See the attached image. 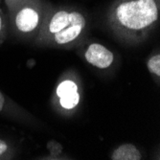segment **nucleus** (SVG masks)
<instances>
[{
    "label": "nucleus",
    "mask_w": 160,
    "mask_h": 160,
    "mask_svg": "<svg viewBox=\"0 0 160 160\" xmlns=\"http://www.w3.org/2000/svg\"><path fill=\"white\" fill-rule=\"evenodd\" d=\"M159 19V0H117L110 8L108 22L122 40L141 42L154 30Z\"/></svg>",
    "instance_id": "nucleus-1"
},
{
    "label": "nucleus",
    "mask_w": 160,
    "mask_h": 160,
    "mask_svg": "<svg viewBox=\"0 0 160 160\" xmlns=\"http://www.w3.org/2000/svg\"><path fill=\"white\" fill-rule=\"evenodd\" d=\"M87 19L82 12L67 7L44 12L37 42L52 47H71L84 35Z\"/></svg>",
    "instance_id": "nucleus-2"
},
{
    "label": "nucleus",
    "mask_w": 160,
    "mask_h": 160,
    "mask_svg": "<svg viewBox=\"0 0 160 160\" xmlns=\"http://www.w3.org/2000/svg\"><path fill=\"white\" fill-rule=\"evenodd\" d=\"M45 11L38 0H21L11 12L13 31L20 36H30L38 30Z\"/></svg>",
    "instance_id": "nucleus-3"
},
{
    "label": "nucleus",
    "mask_w": 160,
    "mask_h": 160,
    "mask_svg": "<svg viewBox=\"0 0 160 160\" xmlns=\"http://www.w3.org/2000/svg\"><path fill=\"white\" fill-rule=\"evenodd\" d=\"M85 61L99 69H106L114 62V54L100 43L92 42L83 53Z\"/></svg>",
    "instance_id": "nucleus-4"
},
{
    "label": "nucleus",
    "mask_w": 160,
    "mask_h": 160,
    "mask_svg": "<svg viewBox=\"0 0 160 160\" xmlns=\"http://www.w3.org/2000/svg\"><path fill=\"white\" fill-rule=\"evenodd\" d=\"M56 95L59 98L61 107L66 110L75 108L80 103V93L78 84L72 80H64L58 85Z\"/></svg>",
    "instance_id": "nucleus-5"
},
{
    "label": "nucleus",
    "mask_w": 160,
    "mask_h": 160,
    "mask_svg": "<svg viewBox=\"0 0 160 160\" xmlns=\"http://www.w3.org/2000/svg\"><path fill=\"white\" fill-rule=\"evenodd\" d=\"M112 160H140L142 154L140 151L132 144H123L115 149L111 154Z\"/></svg>",
    "instance_id": "nucleus-6"
},
{
    "label": "nucleus",
    "mask_w": 160,
    "mask_h": 160,
    "mask_svg": "<svg viewBox=\"0 0 160 160\" xmlns=\"http://www.w3.org/2000/svg\"><path fill=\"white\" fill-rule=\"evenodd\" d=\"M8 18L6 13L3 12L2 8L0 7V45H2V43L7 38L8 35Z\"/></svg>",
    "instance_id": "nucleus-7"
},
{
    "label": "nucleus",
    "mask_w": 160,
    "mask_h": 160,
    "mask_svg": "<svg viewBox=\"0 0 160 160\" xmlns=\"http://www.w3.org/2000/svg\"><path fill=\"white\" fill-rule=\"evenodd\" d=\"M147 67L152 74L160 77V55L159 54L153 55L150 58L147 62Z\"/></svg>",
    "instance_id": "nucleus-8"
},
{
    "label": "nucleus",
    "mask_w": 160,
    "mask_h": 160,
    "mask_svg": "<svg viewBox=\"0 0 160 160\" xmlns=\"http://www.w3.org/2000/svg\"><path fill=\"white\" fill-rule=\"evenodd\" d=\"M12 105L10 104V101L7 100L5 95L0 91V114H12Z\"/></svg>",
    "instance_id": "nucleus-9"
},
{
    "label": "nucleus",
    "mask_w": 160,
    "mask_h": 160,
    "mask_svg": "<svg viewBox=\"0 0 160 160\" xmlns=\"http://www.w3.org/2000/svg\"><path fill=\"white\" fill-rule=\"evenodd\" d=\"M10 144L3 139H0V159H8V157H10Z\"/></svg>",
    "instance_id": "nucleus-10"
},
{
    "label": "nucleus",
    "mask_w": 160,
    "mask_h": 160,
    "mask_svg": "<svg viewBox=\"0 0 160 160\" xmlns=\"http://www.w3.org/2000/svg\"><path fill=\"white\" fill-rule=\"evenodd\" d=\"M4 1H5V4L8 8L9 12H11L14 8L17 7V5L21 1V0H4Z\"/></svg>",
    "instance_id": "nucleus-11"
},
{
    "label": "nucleus",
    "mask_w": 160,
    "mask_h": 160,
    "mask_svg": "<svg viewBox=\"0 0 160 160\" xmlns=\"http://www.w3.org/2000/svg\"><path fill=\"white\" fill-rule=\"evenodd\" d=\"M1 1H2V0H0V2H1Z\"/></svg>",
    "instance_id": "nucleus-12"
}]
</instances>
